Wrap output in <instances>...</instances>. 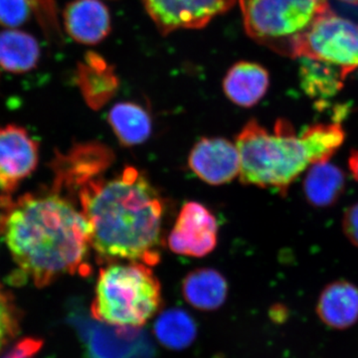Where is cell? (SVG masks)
Listing matches in <instances>:
<instances>
[{"label": "cell", "mask_w": 358, "mask_h": 358, "mask_svg": "<svg viewBox=\"0 0 358 358\" xmlns=\"http://www.w3.org/2000/svg\"><path fill=\"white\" fill-rule=\"evenodd\" d=\"M217 241L216 218L204 205L194 201L183 205L167 238V244L173 253L194 258L210 254Z\"/></svg>", "instance_id": "obj_9"}, {"label": "cell", "mask_w": 358, "mask_h": 358, "mask_svg": "<svg viewBox=\"0 0 358 358\" xmlns=\"http://www.w3.org/2000/svg\"><path fill=\"white\" fill-rule=\"evenodd\" d=\"M80 85L89 103H94L95 95L113 93L117 87V79L112 68L108 67L103 58L90 53L86 62L80 65Z\"/></svg>", "instance_id": "obj_21"}, {"label": "cell", "mask_w": 358, "mask_h": 358, "mask_svg": "<svg viewBox=\"0 0 358 358\" xmlns=\"http://www.w3.org/2000/svg\"><path fill=\"white\" fill-rule=\"evenodd\" d=\"M39 0H0V24L16 28L24 24L39 6Z\"/></svg>", "instance_id": "obj_23"}, {"label": "cell", "mask_w": 358, "mask_h": 358, "mask_svg": "<svg viewBox=\"0 0 358 358\" xmlns=\"http://www.w3.org/2000/svg\"><path fill=\"white\" fill-rule=\"evenodd\" d=\"M317 313L327 327L345 329L358 320V288L352 282L339 280L327 285L320 294Z\"/></svg>", "instance_id": "obj_13"}, {"label": "cell", "mask_w": 358, "mask_h": 358, "mask_svg": "<svg viewBox=\"0 0 358 358\" xmlns=\"http://www.w3.org/2000/svg\"><path fill=\"white\" fill-rule=\"evenodd\" d=\"M348 166L352 171L353 178L358 182V150H352L348 157Z\"/></svg>", "instance_id": "obj_26"}, {"label": "cell", "mask_w": 358, "mask_h": 358, "mask_svg": "<svg viewBox=\"0 0 358 358\" xmlns=\"http://www.w3.org/2000/svg\"><path fill=\"white\" fill-rule=\"evenodd\" d=\"M54 187L77 192L88 222L90 244L101 262L157 265L160 260L164 201L138 169L128 166L110 179H93L91 166H53Z\"/></svg>", "instance_id": "obj_1"}, {"label": "cell", "mask_w": 358, "mask_h": 358, "mask_svg": "<svg viewBox=\"0 0 358 358\" xmlns=\"http://www.w3.org/2000/svg\"><path fill=\"white\" fill-rule=\"evenodd\" d=\"M185 300L203 312L218 310L228 296V282L218 271L200 268L192 271L182 281Z\"/></svg>", "instance_id": "obj_14"}, {"label": "cell", "mask_w": 358, "mask_h": 358, "mask_svg": "<svg viewBox=\"0 0 358 358\" xmlns=\"http://www.w3.org/2000/svg\"><path fill=\"white\" fill-rule=\"evenodd\" d=\"M303 194L308 204L317 208L333 206L345 189V174L327 162L313 164L303 180Z\"/></svg>", "instance_id": "obj_15"}, {"label": "cell", "mask_w": 358, "mask_h": 358, "mask_svg": "<svg viewBox=\"0 0 358 358\" xmlns=\"http://www.w3.org/2000/svg\"><path fill=\"white\" fill-rule=\"evenodd\" d=\"M155 336L171 350H183L197 336V324L189 313L181 308H169L160 313L154 324Z\"/></svg>", "instance_id": "obj_19"}, {"label": "cell", "mask_w": 358, "mask_h": 358, "mask_svg": "<svg viewBox=\"0 0 358 358\" xmlns=\"http://www.w3.org/2000/svg\"><path fill=\"white\" fill-rule=\"evenodd\" d=\"M235 145L240 155V181L245 185L274 188L286 195L292 183L310 164L303 143L288 120H278L273 134L251 120L236 136Z\"/></svg>", "instance_id": "obj_3"}, {"label": "cell", "mask_w": 358, "mask_h": 358, "mask_svg": "<svg viewBox=\"0 0 358 358\" xmlns=\"http://www.w3.org/2000/svg\"><path fill=\"white\" fill-rule=\"evenodd\" d=\"M22 313L15 298L0 282V355L20 331Z\"/></svg>", "instance_id": "obj_22"}, {"label": "cell", "mask_w": 358, "mask_h": 358, "mask_svg": "<svg viewBox=\"0 0 358 358\" xmlns=\"http://www.w3.org/2000/svg\"><path fill=\"white\" fill-rule=\"evenodd\" d=\"M162 34L179 29H200L234 6L236 0H143Z\"/></svg>", "instance_id": "obj_8"}, {"label": "cell", "mask_w": 358, "mask_h": 358, "mask_svg": "<svg viewBox=\"0 0 358 358\" xmlns=\"http://www.w3.org/2000/svg\"><path fill=\"white\" fill-rule=\"evenodd\" d=\"M270 86L268 72L257 63L242 61L233 65L223 80L226 96L239 107L257 105L267 93Z\"/></svg>", "instance_id": "obj_12"}, {"label": "cell", "mask_w": 358, "mask_h": 358, "mask_svg": "<svg viewBox=\"0 0 358 358\" xmlns=\"http://www.w3.org/2000/svg\"><path fill=\"white\" fill-rule=\"evenodd\" d=\"M345 131L336 122L308 127L299 138L305 148L310 164L327 162L343 145Z\"/></svg>", "instance_id": "obj_20"}, {"label": "cell", "mask_w": 358, "mask_h": 358, "mask_svg": "<svg viewBox=\"0 0 358 358\" xmlns=\"http://www.w3.org/2000/svg\"><path fill=\"white\" fill-rule=\"evenodd\" d=\"M343 229L350 243L358 248V202L346 209L343 219Z\"/></svg>", "instance_id": "obj_25"}, {"label": "cell", "mask_w": 358, "mask_h": 358, "mask_svg": "<svg viewBox=\"0 0 358 358\" xmlns=\"http://www.w3.org/2000/svg\"><path fill=\"white\" fill-rule=\"evenodd\" d=\"M293 58L336 66L345 78L358 69V24L333 10L322 14L294 44Z\"/></svg>", "instance_id": "obj_6"}, {"label": "cell", "mask_w": 358, "mask_h": 358, "mask_svg": "<svg viewBox=\"0 0 358 358\" xmlns=\"http://www.w3.org/2000/svg\"><path fill=\"white\" fill-rule=\"evenodd\" d=\"M108 121L117 140L124 147L141 145L152 134V117L138 103H115L110 110Z\"/></svg>", "instance_id": "obj_16"}, {"label": "cell", "mask_w": 358, "mask_h": 358, "mask_svg": "<svg viewBox=\"0 0 358 358\" xmlns=\"http://www.w3.org/2000/svg\"><path fill=\"white\" fill-rule=\"evenodd\" d=\"M239 3L247 34L289 57L313 21L331 10L329 0H239Z\"/></svg>", "instance_id": "obj_5"}, {"label": "cell", "mask_w": 358, "mask_h": 358, "mask_svg": "<svg viewBox=\"0 0 358 358\" xmlns=\"http://www.w3.org/2000/svg\"><path fill=\"white\" fill-rule=\"evenodd\" d=\"M40 58L37 40L18 30L0 32V68L6 72L20 74L36 67Z\"/></svg>", "instance_id": "obj_17"}, {"label": "cell", "mask_w": 358, "mask_h": 358, "mask_svg": "<svg viewBox=\"0 0 358 358\" xmlns=\"http://www.w3.org/2000/svg\"><path fill=\"white\" fill-rule=\"evenodd\" d=\"M301 89L310 98L326 101L343 89L345 78L336 66L310 58H300Z\"/></svg>", "instance_id": "obj_18"}, {"label": "cell", "mask_w": 358, "mask_h": 358, "mask_svg": "<svg viewBox=\"0 0 358 358\" xmlns=\"http://www.w3.org/2000/svg\"><path fill=\"white\" fill-rule=\"evenodd\" d=\"M39 162L38 143L22 127H0V196H13Z\"/></svg>", "instance_id": "obj_7"}, {"label": "cell", "mask_w": 358, "mask_h": 358, "mask_svg": "<svg viewBox=\"0 0 358 358\" xmlns=\"http://www.w3.org/2000/svg\"><path fill=\"white\" fill-rule=\"evenodd\" d=\"M188 166L207 185H226L239 176V152L236 145L226 138H202L192 148Z\"/></svg>", "instance_id": "obj_10"}, {"label": "cell", "mask_w": 358, "mask_h": 358, "mask_svg": "<svg viewBox=\"0 0 358 358\" xmlns=\"http://www.w3.org/2000/svg\"><path fill=\"white\" fill-rule=\"evenodd\" d=\"M0 236L18 271L44 288L65 275H89L88 222L72 199L54 187L0 196Z\"/></svg>", "instance_id": "obj_2"}, {"label": "cell", "mask_w": 358, "mask_h": 358, "mask_svg": "<svg viewBox=\"0 0 358 358\" xmlns=\"http://www.w3.org/2000/svg\"><path fill=\"white\" fill-rule=\"evenodd\" d=\"M162 305V286L150 266L115 262L101 268L91 313L103 324L134 329L147 324Z\"/></svg>", "instance_id": "obj_4"}, {"label": "cell", "mask_w": 358, "mask_h": 358, "mask_svg": "<svg viewBox=\"0 0 358 358\" xmlns=\"http://www.w3.org/2000/svg\"><path fill=\"white\" fill-rule=\"evenodd\" d=\"M63 17L66 32L79 43L98 44L110 34L109 9L101 0H74Z\"/></svg>", "instance_id": "obj_11"}, {"label": "cell", "mask_w": 358, "mask_h": 358, "mask_svg": "<svg viewBox=\"0 0 358 358\" xmlns=\"http://www.w3.org/2000/svg\"><path fill=\"white\" fill-rule=\"evenodd\" d=\"M38 338H24L16 341L0 358H35L43 346Z\"/></svg>", "instance_id": "obj_24"}, {"label": "cell", "mask_w": 358, "mask_h": 358, "mask_svg": "<svg viewBox=\"0 0 358 358\" xmlns=\"http://www.w3.org/2000/svg\"><path fill=\"white\" fill-rule=\"evenodd\" d=\"M338 1L343 2V3L352 4V6H357L358 0H338Z\"/></svg>", "instance_id": "obj_27"}]
</instances>
